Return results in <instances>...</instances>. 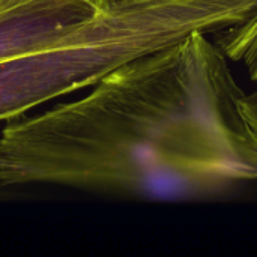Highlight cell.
I'll use <instances>...</instances> for the list:
<instances>
[{"label": "cell", "instance_id": "cell-1", "mask_svg": "<svg viewBox=\"0 0 257 257\" xmlns=\"http://www.w3.org/2000/svg\"><path fill=\"white\" fill-rule=\"evenodd\" d=\"M247 95L208 33L134 59L83 98L9 122L2 185H62L148 200H196L257 181Z\"/></svg>", "mask_w": 257, "mask_h": 257}, {"label": "cell", "instance_id": "cell-2", "mask_svg": "<svg viewBox=\"0 0 257 257\" xmlns=\"http://www.w3.org/2000/svg\"><path fill=\"white\" fill-rule=\"evenodd\" d=\"M233 20L232 0H142L99 11L56 42L0 59V120L92 87L191 33L221 32Z\"/></svg>", "mask_w": 257, "mask_h": 257}, {"label": "cell", "instance_id": "cell-3", "mask_svg": "<svg viewBox=\"0 0 257 257\" xmlns=\"http://www.w3.org/2000/svg\"><path fill=\"white\" fill-rule=\"evenodd\" d=\"M98 12L95 0H0V59L56 42Z\"/></svg>", "mask_w": 257, "mask_h": 257}, {"label": "cell", "instance_id": "cell-4", "mask_svg": "<svg viewBox=\"0 0 257 257\" xmlns=\"http://www.w3.org/2000/svg\"><path fill=\"white\" fill-rule=\"evenodd\" d=\"M217 42L230 62L245 66L250 80L257 84V11L245 21L224 30Z\"/></svg>", "mask_w": 257, "mask_h": 257}, {"label": "cell", "instance_id": "cell-5", "mask_svg": "<svg viewBox=\"0 0 257 257\" xmlns=\"http://www.w3.org/2000/svg\"><path fill=\"white\" fill-rule=\"evenodd\" d=\"M239 111L247 125V130L257 146V95H245L239 101Z\"/></svg>", "mask_w": 257, "mask_h": 257}, {"label": "cell", "instance_id": "cell-6", "mask_svg": "<svg viewBox=\"0 0 257 257\" xmlns=\"http://www.w3.org/2000/svg\"><path fill=\"white\" fill-rule=\"evenodd\" d=\"M95 2H96V6L99 8V11H108V9L126 6V5H130V3L142 2V0H95Z\"/></svg>", "mask_w": 257, "mask_h": 257}]
</instances>
